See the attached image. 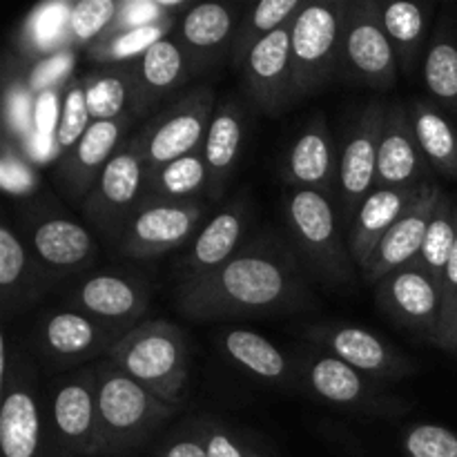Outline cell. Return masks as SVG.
Segmentation results:
<instances>
[{"label": "cell", "instance_id": "1", "mask_svg": "<svg viewBox=\"0 0 457 457\" xmlns=\"http://www.w3.org/2000/svg\"><path fill=\"white\" fill-rule=\"evenodd\" d=\"M174 306L183 320L208 324L232 317L311 311L317 306V297L311 275L290 241L263 230L245 241L219 270L174 286Z\"/></svg>", "mask_w": 457, "mask_h": 457}, {"label": "cell", "instance_id": "2", "mask_svg": "<svg viewBox=\"0 0 457 457\" xmlns=\"http://www.w3.org/2000/svg\"><path fill=\"white\" fill-rule=\"evenodd\" d=\"M281 217L290 245L311 279L333 288L355 284V266L348 250L346 228L335 196L317 190H290L281 199Z\"/></svg>", "mask_w": 457, "mask_h": 457}, {"label": "cell", "instance_id": "3", "mask_svg": "<svg viewBox=\"0 0 457 457\" xmlns=\"http://www.w3.org/2000/svg\"><path fill=\"white\" fill-rule=\"evenodd\" d=\"M105 360L165 404L181 409L187 402L190 344L179 326L165 320L141 321L110 348Z\"/></svg>", "mask_w": 457, "mask_h": 457}, {"label": "cell", "instance_id": "4", "mask_svg": "<svg viewBox=\"0 0 457 457\" xmlns=\"http://www.w3.org/2000/svg\"><path fill=\"white\" fill-rule=\"evenodd\" d=\"M94 366L101 457H116L138 449L179 413V409L165 404L112 361L101 360Z\"/></svg>", "mask_w": 457, "mask_h": 457}, {"label": "cell", "instance_id": "5", "mask_svg": "<svg viewBox=\"0 0 457 457\" xmlns=\"http://www.w3.org/2000/svg\"><path fill=\"white\" fill-rule=\"evenodd\" d=\"M293 357L302 391L330 409L364 420H395L411 411V402L388 391L386 384L366 378L311 344L297 348Z\"/></svg>", "mask_w": 457, "mask_h": 457}, {"label": "cell", "instance_id": "6", "mask_svg": "<svg viewBox=\"0 0 457 457\" xmlns=\"http://www.w3.org/2000/svg\"><path fill=\"white\" fill-rule=\"evenodd\" d=\"M346 0L303 3L290 25L295 103L317 96L339 74Z\"/></svg>", "mask_w": 457, "mask_h": 457}, {"label": "cell", "instance_id": "7", "mask_svg": "<svg viewBox=\"0 0 457 457\" xmlns=\"http://www.w3.org/2000/svg\"><path fill=\"white\" fill-rule=\"evenodd\" d=\"M18 232L54 284L85 275L98 257V244L89 228L49 201L25 205Z\"/></svg>", "mask_w": 457, "mask_h": 457}, {"label": "cell", "instance_id": "8", "mask_svg": "<svg viewBox=\"0 0 457 457\" xmlns=\"http://www.w3.org/2000/svg\"><path fill=\"white\" fill-rule=\"evenodd\" d=\"M45 424L54 457H101L96 366L62 375L52 384Z\"/></svg>", "mask_w": 457, "mask_h": 457}, {"label": "cell", "instance_id": "9", "mask_svg": "<svg viewBox=\"0 0 457 457\" xmlns=\"http://www.w3.org/2000/svg\"><path fill=\"white\" fill-rule=\"evenodd\" d=\"M147 163L143 159L137 132L119 147L107 168L98 177L96 186L80 205L85 221L110 245L116 244L120 232L143 204L145 195Z\"/></svg>", "mask_w": 457, "mask_h": 457}, {"label": "cell", "instance_id": "10", "mask_svg": "<svg viewBox=\"0 0 457 457\" xmlns=\"http://www.w3.org/2000/svg\"><path fill=\"white\" fill-rule=\"evenodd\" d=\"M386 92L397 83L400 65L384 31L379 0H346L337 79Z\"/></svg>", "mask_w": 457, "mask_h": 457}, {"label": "cell", "instance_id": "11", "mask_svg": "<svg viewBox=\"0 0 457 457\" xmlns=\"http://www.w3.org/2000/svg\"><path fill=\"white\" fill-rule=\"evenodd\" d=\"M214 110V89L210 85H199L147 119L137 132L147 170L201 152Z\"/></svg>", "mask_w": 457, "mask_h": 457}, {"label": "cell", "instance_id": "12", "mask_svg": "<svg viewBox=\"0 0 457 457\" xmlns=\"http://www.w3.org/2000/svg\"><path fill=\"white\" fill-rule=\"evenodd\" d=\"M152 302V281L141 272L92 270L67 288V308L85 312L107 328L125 335L143 321Z\"/></svg>", "mask_w": 457, "mask_h": 457}, {"label": "cell", "instance_id": "13", "mask_svg": "<svg viewBox=\"0 0 457 457\" xmlns=\"http://www.w3.org/2000/svg\"><path fill=\"white\" fill-rule=\"evenodd\" d=\"M0 406V453L3 457H54L45 424V402L38 391L34 360L21 355L3 384Z\"/></svg>", "mask_w": 457, "mask_h": 457}, {"label": "cell", "instance_id": "14", "mask_svg": "<svg viewBox=\"0 0 457 457\" xmlns=\"http://www.w3.org/2000/svg\"><path fill=\"white\" fill-rule=\"evenodd\" d=\"M386 103L369 101L353 116L339 145L335 204L348 230L361 201L378 187V152Z\"/></svg>", "mask_w": 457, "mask_h": 457}, {"label": "cell", "instance_id": "15", "mask_svg": "<svg viewBox=\"0 0 457 457\" xmlns=\"http://www.w3.org/2000/svg\"><path fill=\"white\" fill-rule=\"evenodd\" d=\"M205 212V201H143L112 250L137 262L163 257L199 235Z\"/></svg>", "mask_w": 457, "mask_h": 457}, {"label": "cell", "instance_id": "16", "mask_svg": "<svg viewBox=\"0 0 457 457\" xmlns=\"http://www.w3.org/2000/svg\"><path fill=\"white\" fill-rule=\"evenodd\" d=\"M306 344L326 351L351 369L386 386L411 378L418 370V364L400 348L361 326L342 321L315 324L306 330Z\"/></svg>", "mask_w": 457, "mask_h": 457}, {"label": "cell", "instance_id": "17", "mask_svg": "<svg viewBox=\"0 0 457 457\" xmlns=\"http://www.w3.org/2000/svg\"><path fill=\"white\" fill-rule=\"evenodd\" d=\"M373 288L375 303L393 324L433 344L445 312L440 279L411 263L379 279Z\"/></svg>", "mask_w": 457, "mask_h": 457}, {"label": "cell", "instance_id": "18", "mask_svg": "<svg viewBox=\"0 0 457 457\" xmlns=\"http://www.w3.org/2000/svg\"><path fill=\"white\" fill-rule=\"evenodd\" d=\"M250 219H253V199L244 187L228 201H223L221 208L192 239L190 248L186 250L181 262L172 270L174 286L201 279L230 262L244 248Z\"/></svg>", "mask_w": 457, "mask_h": 457}, {"label": "cell", "instance_id": "19", "mask_svg": "<svg viewBox=\"0 0 457 457\" xmlns=\"http://www.w3.org/2000/svg\"><path fill=\"white\" fill-rule=\"evenodd\" d=\"M123 337L116 330L107 328L101 321L92 320L74 308H56L43 315L36 328L34 342L38 355L49 369H67L92 357L110 353Z\"/></svg>", "mask_w": 457, "mask_h": 457}, {"label": "cell", "instance_id": "20", "mask_svg": "<svg viewBox=\"0 0 457 457\" xmlns=\"http://www.w3.org/2000/svg\"><path fill=\"white\" fill-rule=\"evenodd\" d=\"M290 25L263 38L237 70L245 96L268 116L284 114L295 103Z\"/></svg>", "mask_w": 457, "mask_h": 457}, {"label": "cell", "instance_id": "21", "mask_svg": "<svg viewBox=\"0 0 457 457\" xmlns=\"http://www.w3.org/2000/svg\"><path fill=\"white\" fill-rule=\"evenodd\" d=\"M339 168V145L330 134L328 120L315 112L286 147L279 161V177L290 190H317L335 196Z\"/></svg>", "mask_w": 457, "mask_h": 457}, {"label": "cell", "instance_id": "22", "mask_svg": "<svg viewBox=\"0 0 457 457\" xmlns=\"http://www.w3.org/2000/svg\"><path fill=\"white\" fill-rule=\"evenodd\" d=\"M132 123V119L94 120L87 132L79 138V143L61 154L56 168V186L67 199L74 201L76 205H83L112 156L128 141V129Z\"/></svg>", "mask_w": 457, "mask_h": 457}, {"label": "cell", "instance_id": "23", "mask_svg": "<svg viewBox=\"0 0 457 457\" xmlns=\"http://www.w3.org/2000/svg\"><path fill=\"white\" fill-rule=\"evenodd\" d=\"M244 9L235 3H196L186 9L174 36L186 49L195 74L230 58Z\"/></svg>", "mask_w": 457, "mask_h": 457}, {"label": "cell", "instance_id": "24", "mask_svg": "<svg viewBox=\"0 0 457 457\" xmlns=\"http://www.w3.org/2000/svg\"><path fill=\"white\" fill-rule=\"evenodd\" d=\"M445 190L440 183L431 181L424 187L422 196L404 212V217L384 235L378 248L369 257V262L360 268V275L366 284L375 286L391 272L411 266L422 253L424 239H427L428 226L436 214Z\"/></svg>", "mask_w": 457, "mask_h": 457}, {"label": "cell", "instance_id": "25", "mask_svg": "<svg viewBox=\"0 0 457 457\" xmlns=\"http://www.w3.org/2000/svg\"><path fill=\"white\" fill-rule=\"evenodd\" d=\"M433 181L431 165L420 150L409 105L386 103L378 152V187H413Z\"/></svg>", "mask_w": 457, "mask_h": 457}, {"label": "cell", "instance_id": "26", "mask_svg": "<svg viewBox=\"0 0 457 457\" xmlns=\"http://www.w3.org/2000/svg\"><path fill=\"white\" fill-rule=\"evenodd\" d=\"M214 339L223 360L248 378L284 391H302L295 357L281 351L263 335L228 326Z\"/></svg>", "mask_w": 457, "mask_h": 457}, {"label": "cell", "instance_id": "27", "mask_svg": "<svg viewBox=\"0 0 457 457\" xmlns=\"http://www.w3.org/2000/svg\"><path fill=\"white\" fill-rule=\"evenodd\" d=\"M245 132H248V119H245L244 103L232 96L221 98L208 125L204 147H201L205 168H208L210 201H221L226 195L239 168Z\"/></svg>", "mask_w": 457, "mask_h": 457}, {"label": "cell", "instance_id": "28", "mask_svg": "<svg viewBox=\"0 0 457 457\" xmlns=\"http://www.w3.org/2000/svg\"><path fill=\"white\" fill-rule=\"evenodd\" d=\"M56 284L29 253L21 232L4 221L0 226V302L4 315L29 311Z\"/></svg>", "mask_w": 457, "mask_h": 457}, {"label": "cell", "instance_id": "29", "mask_svg": "<svg viewBox=\"0 0 457 457\" xmlns=\"http://www.w3.org/2000/svg\"><path fill=\"white\" fill-rule=\"evenodd\" d=\"M428 183L431 181L413 187H375L361 201V205L357 208L355 217H353L351 226L346 230L348 250H351V257L357 268H361L369 262V257L378 248L379 241L384 239V235L422 196L424 187Z\"/></svg>", "mask_w": 457, "mask_h": 457}, {"label": "cell", "instance_id": "30", "mask_svg": "<svg viewBox=\"0 0 457 457\" xmlns=\"http://www.w3.org/2000/svg\"><path fill=\"white\" fill-rule=\"evenodd\" d=\"M137 74V114L138 119L150 114L163 98L177 92L195 76L186 49L177 36L159 40L137 61H132Z\"/></svg>", "mask_w": 457, "mask_h": 457}, {"label": "cell", "instance_id": "31", "mask_svg": "<svg viewBox=\"0 0 457 457\" xmlns=\"http://www.w3.org/2000/svg\"><path fill=\"white\" fill-rule=\"evenodd\" d=\"M436 4L433 3H411V0H391L379 3L384 31L395 52L400 74L406 79L418 76L422 71L424 56H427L428 40H431V22Z\"/></svg>", "mask_w": 457, "mask_h": 457}, {"label": "cell", "instance_id": "32", "mask_svg": "<svg viewBox=\"0 0 457 457\" xmlns=\"http://www.w3.org/2000/svg\"><path fill=\"white\" fill-rule=\"evenodd\" d=\"M409 112L427 163L442 177L457 181V125L431 98L415 96Z\"/></svg>", "mask_w": 457, "mask_h": 457}, {"label": "cell", "instance_id": "33", "mask_svg": "<svg viewBox=\"0 0 457 457\" xmlns=\"http://www.w3.org/2000/svg\"><path fill=\"white\" fill-rule=\"evenodd\" d=\"M83 80L92 123L94 120L138 119L137 74H134L132 61L98 67L92 74L83 76Z\"/></svg>", "mask_w": 457, "mask_h": 457}, {"label": "cell", "instance_id": "34", "mask_svg": "<svg viewBox=\"0 0 457 457\" xmlns=\"http://www.w3.org/2000/svg\"><path fill=\"white\" fill-rule=\"evenodd\" d=\"M422 80L428 98L457 116V22L453 16H442L433 29L422 62Z\"/></svg>", "mask_w": 457, "mask_h": 457}, {"label": "cell", "instance_id": "35", "mask_svg": "<svg viewBox=\"0 0 457 457\" xmlns=\"http://www.w3.org/2000/svg\"><path fill=\"white\" fill-rule=\"evenodd\" d=\"M208 168L201 152L147 170L143 201H201L208 199Z\"/></svg>", "mask_w": 457, "mask_h": 457}, {"label": "cell", "instance_id": "36", "mask_svg": "<svg viewBox=\"0 0 457 457\" xmlns=\"http://www.w3.org/2000/svg\"><path fill=\"white\" fill-rule=\"evenodd\" d=\"M302 7L303 0H262V3L245 7L230 49V62L235 71L244 65L248 54L263 38L275 34L281 27L290 25Z\"/></svg>", "mask_w": 457, "mask_h": 457}, {"label": "cell", "instance_id": "37", "mask_svg": "<svg viewBox=\"0 0 457 457\" xmlns=\"http://www.w3.org/2000/svg\"><path fill=\"white\" fill-rule=\"evenodd\" d=\"M174 25H177V21L170 18V21L154 22V25L138 27V29L107 34L89 47V58H92L94 62H101L103 67L137 61V58L141 56L143 52H147L152 45L172 36Z\"/></svg>", "mask_w": 457, "mask_h": 457}, {"label": "cell", "instance_id": "38", "mask_svg": "<svg viewBox=\"0 0 457 457\" xmlns=\"http://www.w3.org/2000/svg\"><path fill=\"white\" fill-rule=\"evenodd\" d=\"M457 241V195H442L436 214L428 226L422 253L415 259L413 266L422 268L428 275L442 281L445 268L449 263L451 253Z\"/></svg>", "mask_w": 457, "mask_h": 457}, {"label": "cell", "instance_id": "39", "mask_svg": "<svg viewBox=\"0 0 457 457\" xmlns=\"http://www.w3.org/2000/svg\"><path fill=\"white\" fill-rule=\"evenodd\" d=\"M71 4L49 3L34 9L22 27V47L29 56H45L58 45L70 43Z\"/></svg>", "mask_w": 457, "mask_h": 457}, {"label": "cell", "instance_id": "40", "mask_svg": "<svg viewBox=\"0 0 457 457\" xmlns=\"http://www.w3.org/2000/svg\"><path fill=\"white\" fill-rule=\"evenodd\" d=\"M210 457H277L254 433L232 427L223 420L204 415L196 418Z\"/></svg>", "mask_w": 457, "mask_h": 457}, {"label": "cell", "instance_id": "41", "mask_svg": "<svg viewBox=\"0 0 457 457\" xmlns=\"http://www.w3.org/2000/svg\"><path fill=\"white\" fill-rule=\"evenodd\" d=\"M120 0H79L70 12V45L92 47L110 34L120 12Z\"/></svg>", "mask_w": 457, "mask_h": 457}, {"label": "cell", "instance_id": "42", "mask_svg": "<svg viewBox=\"0 0 457 457\" xmlns=\"http://www.w3.org/2000/svg\"><path fill=\"white\" fill-rule=\"evenodd\" d=\"M92 125V116L87 110V96H85V80L71 79L65 87V98H62L61 119L56 128V143L61 154L79 143V138L87 132Z\"/></svg>", "mask_w": 457, "mask_h": 457}, {"label": "cell", "instance_id": "43", "mask_svg": "<svg viewBox=\"0 0 457 457\" xmlns=\"http://www.w3.org/2000/svg\"><path fill=\"white\" fill-rule=\"evenodd\" d=\"M404 457H457V433L431 422H415L402 431Z\"/></svg>", "mask_w": 457, "mask_h": 457}, {"label": "cell", "instance_id": "44", "mask_svg": "<svg viewBox=\"0 0 457 457\" xmlns=\"http://www.w3.org/2000/svg\"><path fill=\"white\" fill-rule=\"evenodd\" d=\"M156 457H210L205 449L204 436L199 431V424L195 420H187L181 427L170 431L161 440V445L154 451Z\"/></svg>", "mask_w": 457, "mask_h": 457}, {"label": "cell", "instance_id": "45", "mask_svg": "<svg viewBox=\"0 0 457 457\" xmlns=\"http://www.w3.org/2000/svg\"><path fill=\"white\" fill-rule=\"evenodd\" d=\"M433 344L445 353H451V355L457 357V297L442 312L440 328H437Z\"/></svg>", "mask_w": 457, "mask_h": 457}, {"label": "cell", "instance_id": "46", "mask_svg": "<svg viewBox=\"0 0 457 457\" xmlns=\"http://www.w3.org/2000/svg\"><path fill=\"white\" fill-rule=\"evenodd\" d=\"M442 290H445V308L457 297V241L453 245V253H451L449 263L445 268V275H442Z\"/></svg>", "mask_w": 457, "mask_h": 457}, {"label": "cell", "instance_id": "47", "mask_svg": "<svg viewBox=\"0 0 457 457\" xmlns=\"http://www.w3.org/2000/svg\"><path fill=\"white\" fill-rule=\"evenodd\" d=\"M47 61L54 62V71H58V70L62 71V70H67V65H70L67 56H52V58H47ZM52 79H54L52 71H47V74H40V71H34V76H31V87H34V89L45 87V85L52 83Z\"/></svg>", "mask_w": 457, "mask_h": 457}, {"label": "cell", "instance_id": "48", "mask_svg": "<svg viewBox=\"0 0 457 457\" xmlns=\"http://www.w3.org/2000/svg\"><path fill=\"white\" fill-rule=\"evenodd\" d=\"M453 21L457 22V4H455V7H453Z\"/></svg>", "mask_w": 457, "mask_h": 457}]
</instances>
